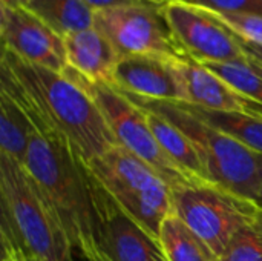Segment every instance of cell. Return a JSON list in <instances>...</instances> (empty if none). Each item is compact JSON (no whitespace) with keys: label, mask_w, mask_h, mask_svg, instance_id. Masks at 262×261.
I'll return each instance as SVG.
<instances>
[{"label":"cell","mask_w":262,"mask_h":261,"mask_svg":"<svg viewBox=\"0 0 262 261\" xmlns=\"http://www.w3.org/2000/svg\"><path fill=\"white\" fill-rule=\"evenodd\" d=\"M161 12L186 55L201 65L249 60L238 37L203 6L173 0Z\"/></svg>","instance_id":"30bf717a"},{"label":"cell","mask_w":262,"mask_h":261,"mask_svg":"<svg viewBox=\"0 0 262 261\" xmlns=\"http://www.w3.org/2000/svg\"><path fill=\"white\" fill-rule=\"evenodd\" d=\"M144 109V108H143ZM152 132L166 155L186 174L192 185H216L207 174L198 152L186 134L158 112L144 109Z\"/></svg>","instance_id":"9a60e30c"},{"label":"cell","mask_w":262,"mask_h":261,"mask_svg":"<svg viewBox=\"0 0 262 261\" xmlns=\"http://www.w3.org/2000/svg\"><path fill=\"white\" fill-rule=\"evenodd\" d=\"M3 252L25 261H74V251L43 191L23 163L0 154Z\"/></svg>","instance_id":"3957f363"},{"label":"cell","mask_w":262,"mask_h":261,"mask_svg":"<svg viewBox=\"0 0 262 261\" xmlns=\"http://www.w3.org/2000/svg\"><path fill=\"white\" fill-rule=\"evenodd\" d=\"M32 0H0V6L11 8V9H20V8H29Z\"/></svg>","instance_id":"484cf974"},{"label":"cell","mask_w":262,"mask_h":261,"mask_svg":"<svg viewBox=\"0 0 262 261\" xmlns=\"http://www.w3.org/2000/svg\"><path fill=\"white\" fill-rule=\"evenodd\" d=\"M34 125L25 108L0 89V154L25 165Z\"/></svg>","instance_id":"2e32d148"},{"label":"cell","mask_w":262,"mask_h":261,"mask_svg":"<svg viewBox=\"0 0 262 261\" xmlns=\"http://www.w3.org/2000/svg\"><path fill=\"white\" fill-rule=\"evenodd\" d=\"M218 261H262V215L233 237Z\"/></svg>","instance_id":"44dd1931"},{"label":"cell","mask_w":262,"mask_h":261,"mask_svg":"<svg viewBox=\"0 0 262 261\" xmlns=\"http://www.w3.org/2000/svg\"><path fill=\"white\" fill-rule=\"evenodd\" d=\"M247 98L262 105V71L250 60L204 65Z\"/></svg>","instance_id":"ffe728a7"},{"label":"cell","mask_w":262,"mask_h":261,"mask_svg":"<svg viewBox=\"0 0 262 261\" xmlns=\"http://www.w3.org/2000/svg\"><path fill=\"white\" fill-rule=\"evenodd\" d=\"M84 2L97 12V11L111 9V8L123 6V5H130V3H137V2H143V0H84Z\"/></svg>","instance_id":"cb8c5ba5"},{"label":"cell","mask_w":262,"mask_h":261,"mask_svg":"<svg viewBox=\"0 0 262 261\" xmlns=\"http://www.w3.org/2000/svg\"><path fill=\"white\" fill-rule=\"evenodd\" d=\"M200 5L220 12H241L262 17V0H196Z\"/></svg>","instance_id":"603a6c76"},{"label":"cell","mask_w":262,"mask_h":261,"mask_svg":"<svg viewBox=\"0 0 262 261\" xmlns=\"http://www.w3.org/2000/svg\"><path fill=\"white\" fill-rule=\"evenodd\" d=\"M204 9L229 31H232L238 38L262 46V17L241 12H220L209 8Z\"/></svg>","instance_id":"7402d4cb"},{"label":"cell","mask_w":262,"mask_h":261,"mask_svg":"<svg viewBox=\"0 0 262 261\" xmlns=\"http://www.w3.org/2000/svg\"><path fill=\"white\" fill-rule=\"evenodd\" d=\"M238 40L241 42V45H243V48H244V51H246L247 57H249V60H250L255 66H258V68L262 71V46L261 45L249 43V42H244V40H241V38H238Z\"/></svg>","instance_id":"d4e9b609"},{"label":"cell","mask_w":262,"mask_h":261,"mask_svg":"<svg viewBox=\"0 0 262 261\" xmlns=\"http://www.w3.org/2000/svg\"><path fill=\"white\" fill-rule=\"evenodd\" d=\"M94 26L107 37L120 58L126 55H157L169 60L187 57L177 43L161 6L149 2L97 11Z\"/></svg>","instance_id":"9c48e42d"},{"label":"cell","mask_w":262,"mask_h":261,"mask_svg":"<svg viewBox=\"0 0 262 261\" xmlns=\"http://www.w3.org/2000/svg\"><path fill=\"white\" fill-rule=\"evenodd\" d=\"M143 2H149V3H154V5H158V6H163L169 2H173V0H143Z\"/></svg>","instance_id":"f1b7e54d"},{"label":"cell","mask_w":262,"mask_h":261,"mask_svg":"<svg viewBox=\"0 0 262 261\" xmlns=\"http://www.w3.org/2000/svg\"><path fill=\"white\" fill-rule=\"evenodd\" d=\"M64 74L75 78L94 97L120 146L147 163L170 189L192 185L186 174L166 155L157 142L147 122L146 111L129 95L112 83L89 82L71 68H68Z\"/></svg>","instance_id":"52a82bcc"},{"label":"cell","mask_w":262,"mask_h":261,"mask_svg":"<svg viewBox=\"0 0 262 261\" xmlns=\"http://www.w3.org/2000/svg\"><path fill=\"white\" fill-rule=\"evenodd\" d=\"M259 168H261V183H259V192H258V198H256V202H258V205L262 208V155L259 154Z\"/></svg>","instance_id":"4316f807"},{"label":"cell","mask_w":262,"mask_h":261,"mask_svg":"<svg viewBox=\"0 0 262 261\" xmlns=\"http://www.w3.org/2000/svg\"><path fill=\"white\" fill-rule=\"evenodd\" d=\"M2 261H21L17 255H14V254H9V252H3V258Z\"/></svg>","instance_id":"83f0119b"},{"label":"cell","mask_w":262,"mask_h":261,"mask_svg":"<svg viewBox=\"0 0 262 261\" xmlns=\"http://www.w3.org/2000/svg\"><path fill=\"white\" fill-rule=\"evenodd\" d=\"M181 102L213 111L238 112L262 118V105L247 98L204 65L184 57L173 60Z\"/></svg>","instance_id":"7c38bea8"},{"label":"cell","mask_w":262,"mask_h":261,"mask_svg":"<svg viewBox=\"0 0 262 261\" xmlns=\"http://www.w3.org/2000/svg\"><path fill=\"white\" fill-rule=\"evenodd\" d=\"M0 37L2 48L28 63L57 72L69 68L63 37L28 8L0 6Z\"/></svg>","instance_id":"8fae6325"},{"label":"cell","mask_w":262,"mask_h":261,"mask_svg":"<svg viewBox=\"0 0 262 261\" xmlns=\"http://www.w3.org/2000/svg\"><path fill=\"white\" fill-rule=\"evenodd\" d=\"M86 165L109 194L158 237L161 223L173 212L170 186L120 145Z\"/></svg>","instance_id":"5b68a950"},{"label":"cell","mask_w":262,"mask_h":261,"mask_svg":"<svg viewBox=\"0 0 262 261\" xmlns=\"http://www.w3.org/2000/svg\"><path fill=\"white\" fill-rule=\"evenodd\" d=\"M20 260H21V258H20ZM21 261H25V260H21Z\"/></svg>","instance_id":"4dcf8cb0"},{"label":"cell","mask_w":262,"mask_h":261,"mask_svg":"<svg viewBox=\"0 0 262 261\" xmlns=\"http://www.w3.org/2000/svg\"><path fill=\"white\" fill-rule=\"evenodd\" d=\"M29 117L34 131L25 168L43 191L74 254L91 260L95 254V222L86 162L66 138Z\"/></svg>","instance_id":"7a4b0ae2"},{"label":"cell","mask_w":262,"mask_h":261,"mask_svg":"<svg viewBox=\"0 0 262 261\" xmlns=\"http://www.w3.org/2000/svg\"><path fill=\"white\" fill-rule=\"evenodd\" d=\"M0 89L66 138L86 163L118 145L94 97L64 72L28 63L2 48Z\"/></svg>","instance_id":"6da1fadb"},{"label":"cell","mask_w":262,"mask_h":261,"mask_svg":"<svg viewBox=\"0 0 262 261\" xmlns=\"http://www.w3.org/2000/svg\"><path fill=\"white\" fill-rule=\"evenodd\" d=\"M181 2H186V3H195L196 0H181Z\"/></svg>","instance_id":"f546056e"},{"label":"cell","mask_w":262,"mask_h":261,"mask_svg":"<svg viewBox=\"0 0 262 261\" xmlns=\"http://www.w3.org/2000/svg\"><path fill=\"white\" fill-rule=\"evenodd\" d=\"M63 38L94 26L95 11L84 0H32L29 8Z\"/></svg>","instance_id":"ac0fdd59"},{"label":"cell","mask_w":262,"mask_h":261,"mask_svg":"<svg viewBox=\"0 0 262 261\" xmlns=\"http://www.w3.org/2000/svg\"><path fill=\"white\" fill-rule=\"evenodd\" d=\"M63 40L72 71L89 82L112 83L120 55L101 31L92 26L66 35Z\"/></svg>","instance_id":"5bb4252c"},{"label":"cell","mask_w":262,"mask_h":261,"mask_svg":"<svg viewBox=\"0 0 262 261\" xmlns=\"http://www.w3.org/2000/svg\"><path fill=\"white\" fill-rule=\"evenodd\" d=\"M158 238L167 261H218L209 246L173 212L161 223Z\"/></svg>","instance_id":"d6986e66"},{"label":"cell","mask_w":262,"mask_h":261,"mask_svg":"<svg viewBox=\"0 0 262 261\" xmlns=\"http://www.w3.org/2000/svg\"><path fill=\"white\" fill-rule=\"evenodd\" d=\"M172 209L216 258L244 226L262 215L258 202L220 185H186L172 189Z\"/></svg>","instance_id":"8992f818"},{"label":"cell","mask_w":262,"mask_h":261,"mask_svg":"<svg viewBox=\"0 0 262 261\" xmlns=\"http://www.w3.org/2000/svg\"><path fill=\"white\" fill-rule=\"evenodd\" d=\"M88 182L95 222V254L88 261H167L160 238L134 218L89 168Z\"/></svg>","instance_id":"ba28073f"},{"label":"cell","mask_w":262,"mask_h":261,"mask_svg":"<svg viewBox=\"0 0 262 261\" xmlns=\"http://www.w3.org/2000/svg\"><path fill=\"white\" fill-rule=\"evenodd\" d=\"M126 95L138 106L161 114L180 128L192 142L207 174L216 185L256 202L261 183L259 154L193 117L183 109L178 102L147 100L130 94Z\"/></svg>","instance_id":"277c9868"},{"label":"cell","mask_w":262,"mask_h":261,"mask_svg":"<svg viewBox=\"0 0 262 261\" xmlns=\"http://www.w3.org/2000/svg\"><path fill=\"white\" fill-rule=\"evenodd\" d=\"M178 103L181 105L183 109L190 112L193 117L227 134L229 137L235 138L246 148L262 155V118L247 114H238V112L206 109L184 102H178Z\"/></svg>","instance_id":"e0dca14e"},{"label":"cell","mask_w":262,"mask_h":261,"mask_svg":"<svg viewBox=\"0 0 262 261\" xmlns=\"http://www.w3.org/2000/svg\"><path fill=\"white\" fill-rule=\"evenodd\" d=\"M112 85L120 91L163 102H181L173 60L157 55H126L115 66Z\"/></svg>","instance_id":"4fadbf2b"}]
</instances>
